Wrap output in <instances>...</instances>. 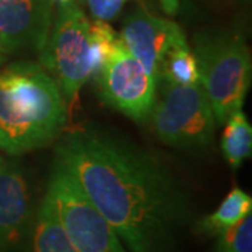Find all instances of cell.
Segmentation results:
<instances>
[{
  "label": "cell",
  "mask_w": 252,
  "mask_h": 252,
  "mask_svg": "<svg viewBox=\"0 0 252 252\" xmlns=\"http://www.w3.org/2000/svg\"><path fill=\"white\" fill-rule=\"evenodd\" d=\"M95 79L101 97L109 107L136 121L149 117L157 81L121 39Z\"/></svg>",
  "instance_id": "7"
},
{
  "label": "cell",
  "mask_w": 252,
  "mask_h": 252,
  "mask_svg": "<svg viewBox=\"0 0 252 252\" xmlns=\"http://www.w3.org/2000/svg\"><path fill=\"white\" fill-rule=\"evenodd\" d=\"M251 196L243 189L233 188L217 207L216 212L199 220V233L209 237L219 235L227 228L240 223L245 216L251 215Z\"/></svg>",
  "instance_id": "12"
},
{
  "label": "cell",
  "mask_w": 252,
  "mask_h": 252,
  "mask_svg": "<svg viewBox=\"0 0 252 252\" xmlns=\"http://www.w3.org/2000/svg\"><path fill=\"white\" fill-rule=\"evenodd\" d=\"M158 79L174 84H196L199 83V70L193 51L189 48L187 39L172 46L164 56Z\"/></svg>",
  "instance_id": "14"
},
{
  "label": "cell",
  "mask_w": 252,
  "mask_h": 252,
  "mask_svg": "<svg viewBox=\"0 0 252 252\" xmlns=\"http://www.w3.org/2000/svg\"><path fill=\"white\" fill-rule=\"evenodd\" d=\"M158 1L161 4L162 10L170 16L175 14L178 7H180V0H158Z\"/></svg>",
  "instance_id": "18"
},
{
  "label": "cell",
  "mask_w": 252,
  "mask_h": 252,
  "mask_svg": "<svg viewBox=\"0 0 252 252\" xmlns=\"http://www.w3.org/2000/svg\"><path fill=\"white\" fill-rule=\"evenodd\" d=\"M221 136V152L233 170L240 168L252 152V126L243 109L227 118Z\"/></svg>",
  "instance_id": "13"
},
{
  "label": "cell",
  "mask_w": 252,
  "mask_h": 252,
  "mask_svg": "<svg viewBox=\"0 0 252 252\" xmlns=\"http://www.w3.org/2000/svg\"><path fill=\"white\" fill-rule=\"evenodd\" d=\"M119 39L157 81L164 56L187 36L177 23L137 9L125 20Z\"/></svg>",
  "instance_id": "9"
},
{
  "label": "cell",
  "mask_w": 252,
  "mask_h": 252,
  "mask_svg": "<svg viewBox=\"0 0 252 252\" xmlns=\"http://www.w3.org/2000/svg\"><path fill=\"white\" fill-rule=\"evenodd\" d=\"M158 98H154L149 117L162 143L180 147H203L212 142L216 118L202 84H174L158 79Z\"/></svg>",
  "instance_id": "4"
},
{
  "label": "cell",
  "mask_w": 252,
  "mask_h": 252,
  "mask_svg": "<svg viewBox=\"0 0 252 252\" xmlns=\"http://www.w3.org/2000/svg\"><path fill=\"white\" fill-rule=\"evenodd\" d=\"M119 35L108 21L94 20L90 23V48H91V66L93 77H97L102 66L108 61L114 48L117 45Z\"/></svg>",
  "instance_id": "15"
},
{
  "label": "cell",
  "mask_w": 252,
  "mask_h": 252,
  "mask_svg": "<svg viewBox=\"0 0 252 252\" xmlns=\"http://www.w3.org/2000/svg\"><path fill=\"white\" fill-rule=\"evenodd\" d=\"M30 216L27 181L16 164L0 157V252L20 241Z\"/></svg>",
  "instance_id": "10"
},
{
  "label": "cell",
  "mask_w": 252,
  "mask_h": 252,
  "mask_svg": "<svg viewBox=\"0 0 252 252\" xmlns=\"http://www.w3.org/2000/svg\"><path fill=\"white\" fill-rule=\"evenodd\" d=\"M55 162L72 175L129 251H171L189 216V202L154 154L86 126L59 140Z\"/></svg>",
  "instance_id": "1"
},
{
  "label": "cell",
  "mask_w": 252,
  "mask_h": 252,
  "mask_svg": "<svg viewBox=\"0 0 252 252\" xmlns=\"http://www.w3.org/2000/svg\"><path fill=\"white\" fill-rule=\"evenodd\" d=\"M199 83L206 91L217 124L243 109L251 86L252 61L245 36L238 31L202 34L195 38Z\"/></svg>",
  "instance_id": "3"
},
{
  "label": "cell",
  "mask_w": 252,
  "mask_h": 252,
  "mask_svg": "<svg viewBox=\"0 0 252 252\" xmlns=\"http://www.w3.org/2000/svg\"><path fill=\"white\" fill-rule=\"evenodd\" d=\"M55 4H64V3H69V1H76V0H54Z\"/></svg>",
  "instance_id": "20"
},
{
  "label": "cell",
  "mask_w": 252,
  "mask_h": 252,
  "mask_svg": "<svg viewBox=\"0 0 252 252\" xmlns=\"http://www.w3.org/2000/svg\"><path fill=\"white\" fill-rule=\"evenodd\" d=\"M126 1L127 0H87V4L94 20L109 21L121 13Z\"/></svg>",
  "instance_id": "17"
},
{
  "label": "cell",
  "mask_w": 252,
  "mask_h": 252,
  "mask_svg": "<svg viewBox=\"0 0 252 252\" xmlns=\"http://www.w3.org/2000/svg\"><path fill=\"white\" fill-rule=\"evenodd\" d=\"M7 56H9V54L3 49V46L0 45V64H1V63H4V61L7 59Z\"/></svg>",
  "instance_id": "19"
},
{
  "label": "cell",
  "mask_w": 252,
  "mask_h": 252,
  "mask_svg": "<svg viewBox=\"0 0 252 252\" xmlns=\"http://www.w3.org/2000/svg\"><path fill=\"white\" fill-rule=\"evenodd\" d=\"M66 99L41 64L17 62L0 70V150L10 156L52 143L66 125Z\"/></svg>",
  "instance_id": "2"
},
{
  "label": "cell",
  "mask_w": 252,
  "mask_h": 252,
  "mask_svg": "<svg viewBox=\"0 0 252 252\" xmlns=\"http://www.w3.org/2000/svg\"><path fill=\"white\" fill-rule=\"evenodd\" d=\"M54 0H0V45L9 55L41 52L54 21Z\"/></svg>",
  "instance_id": "8"
},
{
  "label": "cell",
  "mask_w": 252,
  "mask_h": 252,
  "mask_svg": "<svg viewBox=\"0 0 252 252\" xmlns=\"http://www.w3.org/2000/svg\"><path fill=\"white\" fill-rule=\"evenodd\" d=\"M217 237L215 252H252V215Z\"/></svg>",
  "instance_id": "16"
},
{
  "label": "cell",
  "mask_w": 252,
  "mask_h": 252,
  "mask_svg": "<svg viewBox=\"0 0 252 252\" xmlns=\"http://www.w3.org/2000/svg\"><path fill=\"white\" fill-rule=\"evenodd\" d=\"M46 193L77 252H127L117 231L84 195L72 175L55 162Z\"/></svg>",
  "instance_id": "6"
},
{
  "label": "cell",
  "mask_w": 252,
  "mask_h": 252,
  "mask_svg": "<svg viewBox=\"0 0 252 252\" xmlns=\"http://www.w3.org/2000/svg\"><path fill=\"white\" fill-rule=\"evenodd\" d=\"M31 252H77L48 193L36 213Z\"/></svg>",
  "instance_id": "11"
},
{
  "label": "cell",
  "mask_w": 252,
  "mask_h": 252,
  "mask_svg": "<svg viewBox=\"0 0 252 252\" xmlns=\"http://www.w3.org/2000/svg\"><path fill=\"white\" fill-rule=\"evenodd\" d=\"M90 23L76 1L58 4L51 32L41 51V66L56 80L66 101L76 98L93 77Z\"/></svg>",
  "instance_id": "5"
}]
</instances>
